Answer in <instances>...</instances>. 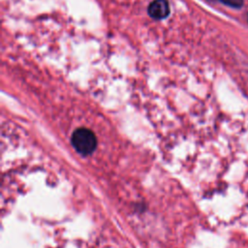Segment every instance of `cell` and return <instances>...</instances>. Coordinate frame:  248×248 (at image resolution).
<instances>
[{"instance_id": "6da1fadb", "label": "cell", "mask_w": 248, "mask_h": 248, "mask_svg": "<svg viewBox=\"0 0 248 248\" xmlns=\"http://www.w3.org/2000/svg\"><path fill=\"white\" fill-rule=\"evenodd\" d=\"M97 138L88 128L80 127L74 131L71 137V143L77 152L83 156L93 153L97 147Z\"/></svg>"}, {"instance_id": "7a4b0ae2", "label": "cell", "mask_w": 248, "mask_h": 248, "mask_svg": "<svg viewBox=\"0 0 248 248\" xmlns=\"http://www.w3.org/2000/svg\"><path fill=\"white\" fill-rule=\"evenodd\" d=\"M148 15L155 19L166 18L170 14V6L167 0H154L148 7Z\"/></svg>"}, {"instance_id": "3957f363", "label": "cell", "mask_w": 248, "mask_h": 248, "mask_svg": "<svg viewBox=\"0 0 248 248\" xmlns=\"http://www.w3.org/2000/svg\"><path fill=\"white\" fill-rule=\"evenodd\" d=\"M224 4L232 7V8H240L243 5V0H221Z\"/></svg>"}]
</instances>
